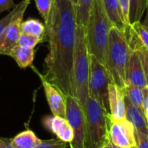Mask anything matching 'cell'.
<instances>
[{"label":"cell","instance_id":"1","mask_svg":"<svg viewBox=\"0 0 148 148\" xmlns=\"http://www.w3.org/2000/svg\"><path fill=\"white\" fill-rule=\"evenodd\" d=\"M44 24L49 52L42 76L65 96H74L73 67L77 29L75 5L70 0H55Z\"/></svg>","mask_w":148,"mask_h":148},{"label":"cell","instance_id":"2","mask_svg":"<svg viewBox=\"0 0 148 148\" xmlns=\"http://www.w3.org/2000/svg\"><path fill=\"white\" fill-rule=\"evenodd\" d=\"M113 24L107 14L102 0H93L88 24L86 38L89 55L106 64L107 48Z\"/></svg>","mask_w":148,"mask_h":148},{"label":"cell","instance_id":"3","mask_svg":"<svg viewBox=\"0 0 148 148\" xmlns=\"http://www.w3.org/2000/svg\"><path fill=\"white\" fill-rule=\"evenodd\" d=\"M90 72V55L88 49L86 29L77 25L76 42L73 67L74 97L84 110L88 95V80Z\"/></svg>","mask_w":148,"mask_h":148},{"label":"cell","instance_id":"4","mask_svg":"<svg viewBox=\"0 0 148 148\" xmlns=\"http://www.w3.org/2000/svg\"><path fill=\"white\" fill-rule=\"evenodd\" d=\"M131 52L124 33L113 27L109 33L105 66L113 82L122 89L126 87V69Z\"/></svg>","mask_w":148,"mask_h":148},{"label":"cell","instance_id":"5","mask_svg":"<svg viewBox=\"0 0 148 148\" xmlns=\"http://www.w3.org/2000/svg\"><path fill=\"white\" fill-rule=\"evenodd\" d=\"M85 148H102L108 140L110 114L88 97L84 108Z\"/></svg>","mask_w":148,"mask_h":148},{"label":"cell","instance_id":"6","mask_svg":"<svg viewBox=\"0 0 148 148\" xmlns=\"http://www.w3.org/2000/svg\"><path fill=\"white\" fill-rule=\"evenodd\" d=\"M113 81L104 64L90 55V72L88 80V95L99 102L110 114L108 88ZM114 83V82H113Z\"/></svg>","mask_w":148,"mask_h":148},{"label":"cell","instance_id":"7","mask_svg":"<svg viewBox=\"0 0 148 148\" xmlns=\"http://www.w3.org/2000/svg\"><path fill=\"white\" fill-rule=\"evenodd\" d=\"M70 124L74 139L70 148H85V114L84 110L74 96H66V116Z\"/></svg>","mask_w":148,"mask_h":148},{"label":"cell","instance_id":"8","mask_svg":"<svg viewBox=\"0 0 148 148\" xmlns=\"http://www.w3.org/2000/svg\"><path fill=\"white\" fill-rule=\"evenodd\" d=\"M126 85L140 88L148 87V61L146 51H132L127 69Z\"/></svg>","mask_w":148,"mask_h":148},{"label":"cell","instance_id":"9","mask_svg":"<svg viewBox=\"0 0 148 148\" xmlns=\"http://www.w3.org/2000/svg\"><path fill=\"white\" fill-rule=\"evenodd\" d=\"M108 139L115 146L121 148L136 147L135 128L127 120H114L110 117Z\"/></svg>","mask_w":148,"mask_h":148},{"label":"cell","instance_id":"10","mask_svg":"<svg viewBox=\"0 0 148 148\" xmlns=\"http://www.w3.org/2000/svg\"><path fill=\"white\" fill-rule=\"evenodd\" d=\"M25 11L26 10H22L0 35V55L10 56L13 48L17 45V41L21 34V23L23 20Z\"/></svg>","mask_w":148,"mask_h":148},{"label":"cell","instance_id":"11","mask_svg":"<svg viewBox=\"0 0 148 148\" xmlns=\"http://www.w3.org/2000/svg\"><path fill=\"white\" fill-rule=\"evenodd\" d=\"M36 73L41 78V82L44 90V94L47 99V102L50 108L51 113L55 116H60L65 118L66 116V96L53 84L46 81L43 76Z\"/></svg>","mask_w":148,"mask_h":148},{"label":"cell","instance_id":"12","mask_svg":"<svg viewBox=\"0 0 148 148\" xmlns=\"http://www.w3.org/2000/svg\"><path fill=\"white\" fill-rule=\"evenodd\" d=\"M43 127L52 134H56L62 142L71 143L74 139L73 129L66 118L60 116H44L42 120Z\"/></svg>","mask_w":148,"mask_h":148},{"label":"cell","instance_id":"13","mask_svg":"<svg viewBox=\"0 0 148 148\" xmlns=\"http://www.w3.org/2000/svg\"><path fill=\"white\" fill-rule=\"evenodd\" d=\"M108 100L110 117L114 120L126 119L125 95L122 88L114 83H110L108 88Z\"/></svg>","mask_w":148,"mask_h":148},{"label":"cell","instance_id":"14","mask_svg":"<svg viewBox=\"0 0 148 148\" xmlns=\"http://www.w3.org/2000/svg\"><path fill=\"white\" fill-rule=\"evenodd\" d=\"M125 107H126V119L134 126V127L137 132L148 135V123L146 116L143 113V110L134 106L126 95H125Z\"/></svg>","mask_w":148,"mask_h":148},{"label":"cell","instance_id":"15","mask_svg":"<svg viewBox=\"0 0 148 148\" xmlns=\"http://www.w3.org/2000/svg\"><path fill=\"white\" fill-rule=\"evenodd\" d=\"M107 14L114 27L124 32L128 25L123 16L119 0H102Z\"/></svg>","mask_w":148,"mask_h":148},{"label":"cell","instance_id":"16","mask_svg":"<svg viewBox=\"0 0 148 148\" xmlns=\"http://www.w3.org/2000/svg\"><path fill=\"white\" fill-rule=\"evenodd\" d=\"M41 142L42 140H40L33 131L27 129L12 138L10 145L13 148H35Z\"/></svg>","mask_w":148,"mask_h":148},{"label":"cell","instance_id":"17","mask_svg":"<svg viewBox=\"0 0 148 148\" xmlns=\"http://www.w3.org/2000/svg\"><path fill=\"white\" fill-rule=\"evenodd\" d=\"M10 56L12 57L19 68L26 69L30 67L35 58V49L16 45L11 50Z\"/></svg>","mask_w":148,"mask_h":148},{"label":"cell","instance_id":"18","mask_svg":"<svg viewBox=\"0 0 148 148\" xmlns=\"http://www.w3.org/2000/svg\"><path fill=\"white\" fill-rule=\"evenodd\" d=\"M21 33L36 36L42 42H43L46 39L45 24L36 18L30 17L26 20H23L21 23Z\"/></svg>","mask_w":148,"mask_h":148},{"label":"cell","instance_id":"19","mask_svg":"<svg viewBox=\"0 0 148 148\" xmlns=\"http://www.w3.org/2000/svg\"><path fill=\"white\" fill-rule=\"evenodd\" d=\"M93 0H78L75 5L76 12V22L77 25H81L86 29Z\"/></svg>","mask_w":148,"mask_h":148},{"label":"cell","instance_id":"20","mask_svg":"<svg viewBox=\"0 0 148 148\" xmlns=\"http://www.w3.org/2000/svg\"><path fill=\"white\" fill-rule=\"evenodd\" d=\"M147 7V0H130L129 8V24L140 22L143 14Z\"/></svg>","mask_w":148,"mask_h":148},{"label":"cell","instance_id":"21","mask_svg":"<svg viewBox=\"0 0 148 148\" xmlns=\"http://www.w3.org/2000/svg\"><path fill=\"white\" fill-rule=\"evenodd\" d=\"M125 95L129 99V101L139 108L142 109L143 99H144V92L143 88H140L131 85H126L123 88Z\"/></svg>","mask_w":148,"mask_h":148},{"label":"cell","instance_id":"22","mask_svg":"<svg viewBox=\"0 0 148 148\" xmlns=\"http://www.w3.org/2000/svg\"><path fill=\"white\" fill-rule=\"evenodd\" d=\"M30 3V0H23L21 3H17L16 5L15 8L12 9V10L6 15L5 16H3L1 20H0V35L2 34V32L4 30V29L13 21V19L22 11L24 10H27L29 4Z\"/></svg>","mask_w":148,"mask_h":148},{"label":"cell","instance_id":"23","mask_svg":"<svg viewBox=\"0 0 148 148\" xmlns=\"http://www.w3.org/2000/svg\"><path fill=\"white\" fill-rule=\"evenodd\" d=\"M55 0H35L36 9L41 15L42 18L44 21V23H47L50 10L52 9Z\"/></svg>","mask_w":148,"mask_h":148},{"label":"cell","instance_id":"24","mask_svg":"<svg viewBox=\"0 0 148 148\" xmlns=\"http://www.w3.org/2000/svg\"><path fill=\"white\" fill-rule=\"evenodd\" d=\"M40 42H42V41L36 36L29 34L21 33L17 41V45L28 49H34Z\"/></svg>","mask_w":148,"mask_h":148},{"label":"cell","instance_id":"25","mask_svg":"<svg viewBox=\"0 0 148 148\" xmlns=\"http://www.w3.org/2000/svg\"><path fill=\"white\" fill-rule=\"evenodd\" d=\"M67 143L61 141L60 140H42V142L35 148H66Z\"/></svg>","mask_w":148,"mask_h":148},{"label":"cell","instance_id":"26","mask_svg":"<svg viewBox=\"0 0 148 148\" xmlns=\"http://www.w3.org/2000/svg\"><path fill=\"white\" fill-rule=\"evenodd\" d=\"M136 147L134 148H148V135L139 133L135 130Z\"/></svg>","mask_w":148,"mask_h":148},{"label":"cell","instance_id":"27","mask_svg":"<svg viewBox=\"0 0 148 148\" xmlns=\"http://www.w3.org/2000/svg\"><path fill=\"white\" fill-rule=\"evenodd\" d=\"M120 6L124 16V19L127 24H129V8H130V0H119Z\"/></svg>","mask_w":148,"mask_h":148},{"label":"cell","instance_id":"28","mask_svg":"<svg viewBox=\"0 0 148 148\" xmlns=\"http://www.w3.org/2000/svg\"><path fill=\"white\" fill-rule=\"evenodd\" d=\"M16 3L13 0H0V13L16 7Z\"/></svg>","mask_w":148,"mask_h":148},{"label":"cell","instance_id":"29","mask_svg":"<svg viewBox=\"0 0 148 148\" xmlns=\"http://www.w3.org/2000/svg\"><path fill=\"white\" fill-rule=\"evenodd\" d=\"M143 92H144V99H143L142 110L148 123V87L143 88Z\"/></svg>","mask_w":148,"mask_h":148},{"label":"cell","instance_id":"30","mask_svg":"<svg viewBox=\"0 0 148 148\" xmlns=\"http://www.w3.org/2000/svg\"><path fill=\"white\" fill-rule=\"evenodd\" d=\"M11 139H7V138H0V148H5L8 147L10 143Z\"/></svg>","mask_w":148,"mask_h":148},{"label":"cell","instance_id":"31","mask_svg":"<svg viewBox=\"0 0 148 148\" xmlns=\"http://www.w3.org/2000/svg\"><path fill=\"white\" fill-rule=\"evenodd\" d=\"M102 148H121V147H119L115 146L114 144H113V143L109 140V139H108V140L106 142V144L103 146V147Z\"/></svg>","mask_w":148,"mask_h":148},{"label":"cell","instance_id":"32","mask_svg":"<svg viewBox=\"0 0 148 148\" xmlns=\"http://www.w3.org/2000/svg\"><path fill=\"white\" fill-rule=\"evenodd\" d=\"M147 16H146V18H145V20H144V22L142 23L146 27H147L148 28V5L147 7Z\"/></svg>","mask_w":148,"mask_h":148},{"label":"cell","instance_id":"33","mask_svg":"<svg viewBox=\"0 0 148 148\" xmlns=\"http://www.w3.org/2000/svg\"><path fill=\"white\" fill-rule=\"evenodd\" d=\"M70 1H71L75 5H76V4H77V1H78V0H70Z\"/></svg>","mask_w":148,"mask_h":148},{"label":"cell","instance_id":"34","mask_svg":"<svg viewBox=\"0 0 148 148\" xmlns=\"http://www.w3.org/2000/svg\"><path fill=\"white\" fill-rule=\"evenodd\" d=\"M146 56H147V58L148 61V51H146Z\"/></svg>","mask_w":148,"mask_h":148},{"label":"cell","instance_id":"35","mask_svg":"<svg viewBox=\"0 0 148 148\" xmlns=\"http://www.w3.org/2000/svg\"><path fill=\"white\" fill-rule=\"evenodd\" d=\"M5 148H13V147H10V145H9L8 147H5Z\"/></svg>","mask_w":148,"mask_h":148},{"label":"cell","instance_id":"36","mask_svg":"<svg viewBox=\"0 0 148 148\" xmlns=\"http://www.w3.org/2000/svg\"><path fill=\"white\" fill-rule=\"evenodd\" d=\"M147 5H148V0H147Z\"/></svg>","mask_w":148,"mask_h":148}]
</instances>
